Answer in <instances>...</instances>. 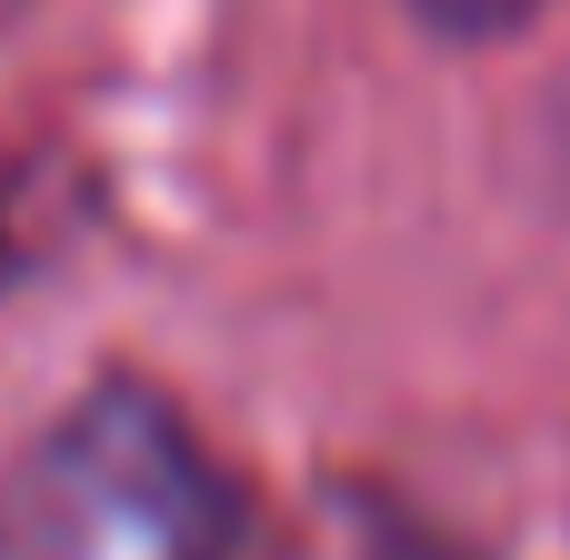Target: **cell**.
Masks as SVG:
<instances>
[{"label": "cell", "mask_w": 570, "mask_h": 560, "mask_svg": "<svg viewBox=\"0 0 570 560\" xmlns=\"http://www.w3.org/2000/svg\"><path fill=\"white\" fill-rule=\"evenodd\" d=\"M0 560H250V481L140 371H90L0 461Z\"/></svg>", "instance_id": "obj_1"}, {"label": "cell", "mask_w": 570, "mask_h": 560, "mask_svg": "<svg viewBox=\"0 0 570 560\" xmlns=\"http://www.w3.org/2000/svg\"><path fill=\"white\" fill-rule=\"evenodd\" d=\"M431 40H451V50H501V40H521V30H541L551 20V0H401Z\"/></svg>", "instance_id": "obj_2"}]
</instances>
